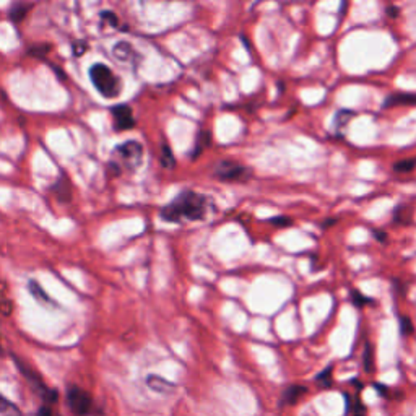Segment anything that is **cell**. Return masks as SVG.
Masks as SVG:
<instances>
[{
    "label": "cell",
    "instance_id": "1",
    "mask_svg": "<svg viewBox=\"0 0 416 416\" xmlns=\"http://www.w3.org/2000/svg\"><path fill=\"white\" fill-rule=\"evenodd\" d=\"M208 200L202 194L183 191L173 202L161 208V218L168 223H180L183 220L198 221L207 216Z\"/></svg>",
    "mask_w": 416,
    "mask_h": 416
},
{
    "label": "cell",
    "instance_id": "2",
    "mask_svg": "<svg viewBox=\"0 0 416 416\" xmlns=\"http://www.w3.org/2000/svg\"><path fill=\"white\" fill-rule=\"evenodd\" d=\"M143 161V147L140 142L130 140V142L121 143L112 150V158L110 168L114 169L116 174L122 171H135Z\"/></svg>",
    "mask_w": 416,
    "mask_h": 416
},
{
    "label": "cell",
    "instance_id": "3",
    "mask_svg": "<svg viewBox=\"0 0 416 416\" xmlns=\"http://www.w3.org/2000/svg\"><path fill=\"white\" fill-rule=\"evenodd\" d=\"M90 79H92V83L94 85V88H96L99 94H103L104 98L112 99L121 94V90H122L121 79L110 69V67L101 64V62H98V64H94L92 69H90Z\"/></svg>",
    "mask_w": 416,
    "mask_h": 416
},
{
    "label": "cell",
    "instance_id": "4",
    "mask_svg": "<svg viewBox=\"0 0 416 416\" xmlns=\"http://www.w3.org/2000/svg\"><path fill=\"white\" fill-rule=\"evenodd\" d=\"M214 176L218 180H223V183H246V180L252 178V171L236 161L225 160L216 163Z\"/></svg>",
    "mask_w": 416,
    "mask_h": 416
},
{
    "label": "cell",
    "instance_id": "5",
    "mask_svg": "<svg viewBox=\"0 0 416 416\" xmlns=\"http://www.w3.org/2000/svg\"><path fill=\"white\" fill-rule=\"evenodd\" d=\"M12 358L17 363V368L20 369V373L23 374L26 381L30 382V386L33 387L36 392L39 393V397H43V399L46 400V402H57V392L56 391H51V388H48L46 386H44V382H43V379H41V376H38V374H36L34 371L31 369L28 364L25 363V361H21L15 355H13Z\"/></svg>",
    "mask_w": 416,
    "mask_h": 416
},
{
    "label": "cell",
    "instance_id": "6",
    "mask_svg": "<svg viewBox=\"0 0 416 416\" xmlns=\"http://www.w3.org/2000/svg\"><path fill=\"white\" fill-rule=\"evenodd\" d=\"M67 404L79 416H87L93 411V399L87 391L80 387H70L67 391Z\"/></svg>",
    "mask_w": 416,
    "mask_h": 416
},
{
    "label": "cell",
    "instance_id": "7",
    "mask_svg": "<svg viewBox=\"0 0 416 416\" xmlns=\"http://www.w3.org/2000/svg\"><path fill=\"white\" fill-rule=\"evenodd\" d=\"M112 121H114V129L117 132H124L135 127V119L132 107L127 104H119L112 107Z\"/></svg>",
    "mask_w": 416,
    "mask_h": 416
},
{
    "label": "cell",
    "instance_id": "8",
    "mask_svg": "<svg viewBox=\"0 0 416 416\" xmlns=\"http://www.w3.org/2000/svg\"><path fill=\"white\" fill-rule=\"evenodd\" d=\"M306 392H307V388L304 386H298V384H293V386L284 388L282 397H280L278 405L282 406V408H284V406L295 405V404H298V400H300Z\"/></svg>",
    "mask_w": 416,
    "mask_h": 416
},
{
    "label": "cell",
    "instance_id": "9",
    "mask_svg": "<svg viewBox=\"0 0 416 416\" xmlns=\"http://www.w3.org/2000/svg\"><path fill=\"white\" fill-rule=\"evenodd\" d=\"M395 106H416V93H393L384 101V107Z\"/></svg>",
    "mask_w": 416,
    "mask_h": 416
},
{
    "label": "cell",
    "instance_id": "10",
    "mask_svg": "<svg viewBox=\"0 0 416 416\" xmlns=\"http://www.w3.org/2000/svg\"><path fill=\"white\" fill-rule=\"evenodd\" d=\"M366 405L363 400L360 399V395L351 397L345 393V415L346 416H366Z\"/></svg>",
    "mask_w": 416,
    "mask_h": 416
},
{
    "label": "cell",
    "instance_id": "11",
    "mask_svg": "<svg viewBox=\"0 0 416 416\" xmlns=\"http://www.w3.org/2000/svg\"><path fill=\"white\" fill-rule=\"evenodd\" d=\"M210 145H211V134L208 132V130H198L196 147H194V150L191 153L194 160H197V158L202 155V152L205 150V148L210 147Z\"/></svg>",
    "mask_w": 416,
    "mask_h": 416
},
{
    "label": "cell",
    "instance_id": "12",
    "mask_svg": "<svg viewBox=\"0 0 416 416\" xmlns=\"http://www.w3.org/2000/svg\"><path fill=\"white\" fill-rule=\"evenodd\" d=\"M147 384L148 387L152 388V391L155 392H160V393H169L174 391V384H171L166 381V379H163L160 376H150L147 379Z\"/></svg>",
    "mask_w": 416,
    "mask_h": 416
},
{
    "label": "cell",
    "instance_id": "13",
    "mask_svg": "<svg viewBox=\"0 0 416 416\" xmlns=\"http://www.w3.org/2000/svg\"><path fill=\"white\" fill-rule=\"evenodd\" d=\"M31 6H26V3H15L10 8V13H8V18L13 21V23H21L25 20L26 15H28Z\"/></svg>",
    "mask_w": 416,
    "mask_h": 416
},
{
    "label": "cell",
    "instance_id": "14",
    "mask_svg": "<svg viewBox=\"0 0 416 416\" xmlns=\"http://www.w3.org/2000/svg\"><path fill=\"white\" fill-rule=\"evenodd\" d=\"M28 289H30L31 295H33L36 298V300L41 301V302H44V304H51V300H49L48 293L44 291V288L41 287V284L38 282H34V280H30Z\"/></svg>",
    "mask_w": 416,
    "mask_h": 416
},
{
    "label": "cell",
    "instance_id": "15",
    "mask_svg": "<svg viewBox=\"0 0 416 416\" xmlns=\"http://www.w3.org/2000/svg\"><path fill=\"white\" fill-rule=\"evenodd\" d=\"M161 165L165 166L166 169H173L176 166V158L168 143L161 145Z\"/></svg>",
    "mask_w": 416,
    "mask_h": 416
},
{
    "label": "cell",
    "instance_id": "16",
    "mask_svg": "<svg viewBox=\"0 0 416 416\" xmlns=\"http://www.w3.org/2000/svg\"><path fill=\"white\" fill-rule=\"evenodd\" d=\"M134 54H135L134 48L130 46L129 43H119L114 46V56L117 59H121V61H129Z\"/></svg>",
    "mask_w": 416,
    "mask_h": 416
},
{
    "label": "cell",
    "instance_id": "17",
    "mask_svg": "<svg viewBox=\"0 0 416 416\" xmlns=\"http://www.w3.org/2000/svg\"><path fill=\"white\" fill-rule=\"evenodd\" d=\"M393 221L400 225H408L411 223V207H399L395 208V214H393Z\"/></svg>",
    "mask_w": 416,
    "mask_h": 416
},
{
    "label": "cell",
    "instance_id": "18",
    "mask_svg": "<svg viewBox=\"0 0 416 416\" xmlns=\"http://www.w3.org/2000/svg\"><path fill=\"white\" fill-rule=\"evenodd\" d=\"M332 373H333L332 366H327V368H325L322 373H320L319 376L315 377V382H318V386H320L322 388L332 387Z\"/></svg>",
    "mask_w": 416,
    "mask_h": 416
},
{
    "label": "cell",
    "instance_id": "19",
    "mask_svg": "<svg viewBox=\"0 0 416 416\" xmlns=\"http://www.w3.org/2000/svg\"><path fill=\"white\" fill-rule=\"evenodd\" d=\"M416 168V156L410 158V160H402L393 165V171L395 173H410Z\"/></svg>",
    "mask_w": 416,
    "mask_h": 416
},
{
    "label": "cell",
    "instance_id": "20",
    "mask_svg": "<svg viewBox=\"0 0 416 416\" xmlns=\"http://www.w3.org/2000/svg\"><path fill=\"white\" fill-rule=\"evenodd\" d=\"M399 322H400V333H402V335H404V337L413 335V333H415L413 320H411L410 318H406V315H400Z\"/></svg>",
    "mask_w": 416,
    "mask_h": 416
},
{
    "label": "cell",
    "instance_id": "21",
    "mask_svg": "<svg viewBox=\"0 0 416 416\" xmlns=\"http://www.w3.org/2000/svg\"><path fill=\"white\" fill-rule=\"evenodd\" d=\"M0 413L2 415H7V416H18L20 413H18V408L15 405L12 404V402H8L6 397L0 395Z\"/></svg>",
    "mask_w": 416,
    "mask_h": 416
},
{
    "label": "cell",
    "instance_id": "22",
    "mask_svg": "<svg viewBox=\"0 0 416 416\" xmlns=\"http://www.w3.org/2000/svg\"><path fill=\"white\" fill-rule=\"evenodd\" d=\"M54 187H61V191H54V194L61 198V200H70V184L67 180L61 179Z\"/></svg>",
    "mask_w": 416,
    "mask_h": 416
},
{
    "label": "cell",
    "instance_id": "23",
    "mask_svg": "<svg viewBox=\"0 0 416 416\" xmlns=\"http://www.w3.org/2000/svg\"><path fill=\"white\" fill-rule=\"evenodd\" d=\"M353 117H355V112L351 111H340L335 117V130H340L343 125H346Z\"/></svg>",
    "mask_w": 416,
    "mask_h": 416
},
{
    "label": "cell",
    "instance_id": "24",
    "mask_svg": "<svg viewBox=\"0 0 416 416\" xmlns=\"http://www.w3.org/2000/svg\"><path fill=\"white\" fill-rule=\"evenodd\" d=\"M49 51H51V46H49V44H41V46L30 48L28 54L34 57H44V56H48Z\"/></svg>",
    "mask_w": 416,
    "mask_h": 416
},
{
    "label": "cell",
    "instance_id": "25",
    "mask_svg": "<svg viewBox=\"0 0 416 416\" xmlns=\"http://www.w3.org/2000/svg\"><path fill=\"white\" fill-rule=\"evenodd\" d=\"M351 298H353V304L358 306V307H363V306L369 304V302L373 301L371 298L364 296L361 291H351Z\"/></svg>",
    "mask_w": 416,
    "mask_h": 416
},
{
    "label": "cell",
    "instance_id": "26",
    "mask_svg": "<svg viewBox=\"0 0 416 416\" xmlns=\"http://www.w3.org/2000/svg\"><path fill=\"white\" fill-rule=\"evenodd\" d=\"M373 348H371V345L368 343L366 345V350H364V368H366V373H371L373 371Z\"/></svg>",
    "mask_w": 416,
    "mask_h": 416
},
{
    "label": "cell",
    "instance_id": "27",
    "mask_svg": "<svg viewBox=\"0 0 416 416\" xmlns=\"http://www.w3.org/2000/svg\"><path fill=\"white\" fill-rule=\"evenodd\" d=\"M270 223L275 226H280V228H284V226H291L293 220L289 216H275V218L270 220Z\"/></svg>",
    "mask_w": 416,
    "mask_h": 416
},
{
    "label": "cell",
    "instance_id": "28",
    "mask_svg": "<svg viewBox=\"0 0 416 416\" xmlns=\"http://www.w3.org/2000/svg\"><path fill=\"white\" fill-rule=\"evenodd\" d=\"M12 309H13L12 301H8L7 298H2V300H0V312H2L3 315H10Z\"/></svg>",
    "mask_w": 416,
    "mask_h": 416
},
{
    "label": "cell",
    "instance_id": "29",
    "mask_svg": "<svg viewBox=\"0 0 416 416\" xmlns=\"http://www.w3.org/2000/svg\"><path fill=\"white\" fill-rule=\"evenodd\" d=\"M101 18H103V20L110 21L111 26H114V28H117V25H119V20H117V17L112 12H103Z\"/></svg>",
    "mask_w": 416,
    "mask_h": 416
},
{
    "label": "cell",
    "instance_id": "30",
    "mask_svg": "<svg viewBox=\"0 0 416 416\" xmlns=\"http://www.w3.org/2000/svg\"><path fill=\"white\" fill-rule=\"evenodd\" d=\"M373 234H374V238L377 239V241H381V242H387V233L379 231V229H373Z\"/></svg>",
    "mask_w": 416,
    "mask_h": 416
},
{
    "label": "cell",
    "instance_id": "31",
    "mask_svg": "<svg viewBox=\"0 0 416 416\" xmlns=\"http://www.w3.org/2000/svg\"><path fill=\"white\" fill-rule=\"evenodd\" d=\"M399 13H400L399 7H393V6L387 7V15L391 18H397V17H399Z\"/></svg>",
    "mask_w": 416,
    "mask_h": 416
},
{
    "label": "cell",
    "instance_id": "32",
    "mask_svg": "<svg viewBox=\"0 0 416 416\" xmlns=\"http://www.w3.org/2000/svg\"><path fill=\"white\" fill-rule=\"evenodd\" d=\"M38 416H61V415H57L56 411H52V410H49V408H41Z\"/></svg>",
    "mask_w": 416,
    "mask_h": 416
},
{
    "label": "cell",
    "instance_id": "33",
    "mask_svg": "<svg viewBox=\"0 0 416 416\" xmlns=\"http://www.w3.org/2000/svg\"><path fill=\"white\" fill-rule=\"evenodd\" d=\"M330 225H335V220H325V223H322V228H327Z\"/></svg>",
    "mask_w": 416,
    "mask_h": 416
},
{
    "label": "cell",
    "instance_id": "34",
    "mask_svg": "<svg viewBox=\"0 0 416 416\" xmlns=\"http://www.w3.org/2000/svg\"><path fill=\"white\" fill-rule=\"evenodd\" d=\"M0 356H3V348L0 346Z\"/></svg>",
    "mask_w": 416,
    "mask_h": 416
}]
</instances>
